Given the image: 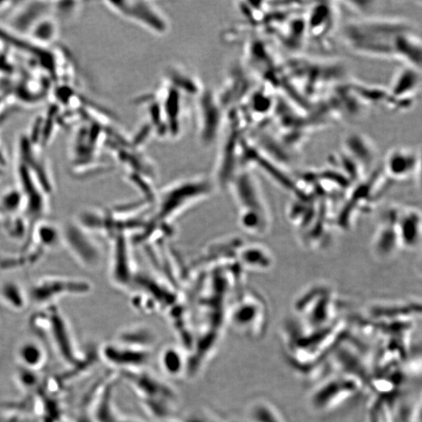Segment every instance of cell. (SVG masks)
<instances>
[{
	"mask_svg": "<svg viewBox=\"0 0 422 422\" xmlns=\"http://www.w3.org/2000/svg\"><path fill=\"white\" fill-rule=\"evenodd\" d=\"M410 24L398 19L368 17L346 25L343 39L357 54L373 58H396V44Z\"/></svg>",
	"mask_w": 422,
	"mask_h": 422,
	"instance_id": "6da1fadb",
	"label": "cell"
},
{
	"mask_svg": "<svg viewBox=\"0 0 422 422\" xmlns=\"http://www.w3.org/2000/svg\"><path fill=\"white\" fill-rule=\"evenodd\" d=\"M117 375L136 394L150 418L156 422L172 419L179 396L172 385L145 368L118 371Z\"/></svg>",
	"mask_w": 422,
	"mask_h": 422,
	"instance_id": "7a4b0ae2",
	"label": "cell"
},
{
	"mask_svg": "<svg viewBox=\"0 0 422 422\" xmlns=\"http://www.w3.org/2000/svg\"><path fill=\"white\" fill-rule=\"evenodd\" d=\"M107 8L125 20L156 35H165L171 24L167 15L154 2L144 0L105 2Z\"/></svg>",
	"mask_w": 422,
	"mask_h": 422,
	"instance_id": "3957f363",
	"label": "cell"
},
{
	"mask_svg": "<svg viewBox=\"0 0 422 422\" xmlns=\"http://www.w3.org/2000/svg\"><path fill=\"white\" fill-rule=\"evenodd\" d=\"M225 110L218 94L203 90L197 97L198 136L201 143L211 146L222 134L225 125Z\"/></svg>",
	"mask_w": 422,
	"mask_h": 422,
	"instance_id": "277c9868",
	"label": "cell"
},
{
	"mask_svg": "<svg viewBox=\"0 0 422 422\" xmlns=\"http://www.w3.org/2000/svg\"><path fill=\"white\" fill-rule=\"evenodd\" d=\"M90 291V285L85 281L47 277L34 283L27 295L29 303L47 307L65 295L84 294Z\"/></svg>",
	"mask_w": 422,
	"mask_h": 422,
	"instance_id": "5b68a950",
	"label": "cell"
},
{
	"mask_svg": "<svg viewBox=\"0 0 422 422\" xmlns=\"http://www.w3.org/2000/svg\"><path fill=\"white\" fill-rule=\"evenodd\" d=\"M99 355L107 364L122 371L145 368L153 352L115 341L104 344Z\"/></svg>",
	"mask_w": 422,
	"mask_h": 422,
	"instance_id": "8992f818",
	"label": "cell"
},
{
	"mask_svg": "<svg viewBox=\"0 0 422 422\" xmlns=\"http://www.w3.org/2000/svg\"><path fill=\"white\" fill-rule=\"evenodd\" d=\"M87 232L79 222H72L62 229V241L80 263L95 267L99 260V251Z\"/></svg>",
	"mask_w": 422,
	"mask_h": 422,
	"instance_id": "52a82bcc",
	"label": "cell"
},
{
	"mask_svg": "<svg viewBox=\"0 0 422 422\" xmlns=\"http://www.w3.org/2000/svg\"><path fill=\"white\" fill-rule=\"evenodd\" d=\"M118 380V375L111 374L100 386L94 401V422H144L121 414L115 406L113 398Z\"/></svg>",
	"mask_w": 422,
	"mask_h": 422,
	"instance_id": "ba28073f",
	"label": "cell"
},
{
	"mask_svg": "<svg viewBox=\"0 0 422 422\" xmlns=\"http://www.w3.org/2000/svg\"><path fill=\"white\" fill-rule=\"evenodd\" d=\"M254 305V307H239L229 317L231 326L241 335L250 339L259 338L266 330L267 312L264 307Z\"/></svg>",
	"mask_w": 422,
	"mask_h": 422,
	"instance_id": "9c48e42d",
	"label": "cell"
},
{
	"mask_svg": "<svg viewBox=\"0 0 422 422\" xmlns=\"http://www.w3.org/2000/svg\"><path fill=\"white\" fill-rule=\"evenodd\" d=\"M420 156L410 149H393L386 160V172L396 179L411 177L420 167Z\"/></svg>",
	"mask_w": 422,
	"mask_h": 422,
	"instance_id": "30bf717a",
	"label": "cell"
},
{
	"mask_svg": "<svg viewBox=\"0 0 422 422\" xmlns=\"http://www.w3.org/2000/svg\"><path fill=\"white\" fill-rule=\"evenodd\" d=\"M420 70L407 65L403 69L393 81L391 91L389 93L393 99L404 100L411 99L417 92L420 86Z\"/></svg>",
	"mask_w": 422,
	"mask_h": 422,
	"instance_id": "8fae6325",
	"label": "cell"
},
{
	"mask_svg": "<svg viewBox=\"0 0 422 422\" xmlns=\"http://www.w3.org/2000/svg\"><path fill=\"white\" fill-rule=\"evenodd\" d=\"M160 367L163 373L172 378L186 375L187 352L176 346H168L161 352Z\"/></svg>",
	"mask_w": 422,
	"mask_h": 422,
	"instance_id": "7c38bea8",
	"label": "cell"
},
{
	"mask_svg": "<svg viewBox=\"0 0 422 422\" xmlns=\"http://www.w3.org/2000/svg\"><path fill=\"white\" fill-rule=\"evenodd\" d=\"M115 341L138 349L153 350L156 336L154 331L147 326L133 325L120 332Z\"/></svg>",
	"mask_w": 422,
	"mask_h": 422,
	"instance_id": "4fadbf2b",
	"label": "cell"
},
{
	"mask_svg": "<svg viewBox=\"0 0 422 422\" xmlns=\"http://www.w3.org/2000/svg\"><path fill=\"white\" fill-rule=\"evenodd\" d=\"M335 8L331 6H327L325 3H320L314 6L310 13L307 24L308 33L314 37H320L324 35L326 30H330L335 21L336 14Z\"/></svg>",
	"mask_w": 422,
	"mask_h": 422,
	"instance_id": "5bb4252c",
	"label": "cell"
},
{
	"mask_svg": "<svg viewBox=\"0 0 422 422\" xmlns=\"http://www.w3.org/2000/svg\"><path fill=\"white\" fill-rule=\"evenodd\" d=\"M167 85L172 86L181 94L198 97L204 89L197 78L192 74L182 70V69L174 67L169 69L167 72Z\"/></svg>",
	"mask_w": 422,
	"mask_h": 422,
	"instance_id": "9a60e30c",
	"label": "cell"
},
{
	"mask_svg": "<svg viewBox=\"0 0 422 422\" xmlns=\"http://www.w3.org/2000/svg\"><path fill=\"white\" fill-rule=\"evenodd\" d=\"M345 149L356 161L368 165L375 157V149L371 141L360 134H350L344 141Z\"/></svg>",
	"mask_w": 422,
	"mask_h": 422,
	"instance_id": "2e32d148",
	"label": "cell"
},
{
	"mask_svg": "<svg viewBox=\"0 0 422 422\" xmlns=\"http://www.w3.org/2000/svg\"><path fill=\"white\" fill-rule=\"evenodd\" d=\"M18 357L27 369L35 370L45 361V352L40 344L29 341L20 346Z\"/></svg>",
	"mask_w": 422,
	"mask_h": 422,
	"instance_id": "e0dca14e",
	"label": "cell"
},
{
	"mask_svg": "<svg viewBox=\"0 0 422 422\" xmlns=\"http://www.w3.org/2000/svg\"><path fill=\"white\" fill-rule=\"evenodd\" d=\"M0 300L14 310H22L29 304L27 292L13 282L5 283L0 287Z\"/></svg>",
	"mask_w": 422,
	"mask_h": 422,
	"instance_id": "ac0fdd59",
	"label": "cell"
},
{
	"mask_svg": "<svg viewBox=\"0 0 422 422\" xmlns=\"http://www.w3.org/2000/svg\"><path fill=\"white\" fill-rule=\"evenodd\" d=\"M34 242L42 248H54L62 242V229L49 223L35 225Z\"/></svg>",
	"mask_w": 422,
	"mask_h": 422,
	"instance_id": "d6986e66",
	"label": "cell"
},
{
	"mask_svg": "<svg viewBox=\"0 0 422 422\" xmlns=\"http://www.w3.org/2000/svg\"><path fill=\"white\" fill-rule=\"evenodd\" d=\"M58 27L52 19L42 18V20L36 22L35 25L30 30V33L35 38L36 41L41 42H51L55 39L58 33Z\"/></svg>",
	"mask_w": 422,
	"mask_h": 422,
	"instance_id": "ffe728a7",
	"label": "cell"
},
{
	"mask_svg": "<svg viewBox=\"0 0 422 422\" xmlns=\"http://www.w3.org/2000/svg\"><path fill=\"white\" fill-rule=\"evenodd\" d=\"M181 422H222L216 415L206 410H197L188 413Z\"/></svg>",
	"mask_w": 422,
	"mask_h": 422,
	"instance_id": "44dd1931",
	"label": "cell"
},
{
	"mask_svg": "<svg viewBox=\"0 0 422 422\" xmlns=\"http://www.w3.org/2000/svg\"><path fill=\"white\" fill-rule=\"evenodd\" d=\"M157 422H181V421H177V420H175L173 419H166V420H163V421H157Z\"/></svg>",
	"mask_w": 422,
	"mask_h": 422,
	"instance_id": "7402d4cb",
	"label": "cell"
},
{
	"mask_svg": "<svg viewBox=\"0 0 422 422\" xmlns=\"http://www.w3.org/2000/svg\"><path fill=\"white\" fill-rule=\"evenodd\" d=\"M229 422H241V421H231Z\"/></svg>",
	"mask_w": 422,
	"mask_h": 422,
	"instance_id": "603a6c76",
	"label": "cell"
}]
</instances>
